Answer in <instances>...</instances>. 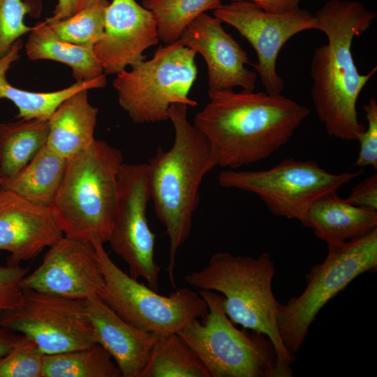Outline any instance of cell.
Listing matches in <instances>:
<instances>
[{
  "mask_svg": "<svg viewBox=\"0 0 377 377\" xmlns=\"http://www.w3.org/2000/svg\"><path fill=\"white\" fill-rule=\"evenodd\" d=\"M20 337L19 333L0 327V358L11 350Z\"/></svg>",
  "mask_w": 377,
  "mask_h": 377,
  "instance_id": "cell-36",
  "label": "cell"
},
{
  "mask_svg": "<svg viewBox=\"0 0 377 377\" xmlns=\"http://www.w3.org/2000/svg\"><path fill=\"white\" fill-rule=\"evenodd\" d=\"M0 177H1V175H0Z\"/></svg>",
  "mask_w": 377,
  "mask_h": 377,
  "instance_id": "cell-37",
  "label": "cell"
},
{
  "mask_svg": "<svg viewBox=\"0 0 377 377\" xmlns=\"http://www.w3.org/2000/svg\"><path fill=\"white\" fill-rule=\"evenodd\" d=\"M109 3L108 0H97L70 17L47 24L59 39L94 47L103 36L105 11Z\"/></svg>",
  "mask_w": 377,
  "mask_h": 377,
  "instance_id": "cell-28",
  "label": "cell"
},
{
  "mask_svg": "<svg viewBox=\"0 0 377 377\" xmlns=\"http://www.w3.org/2000/svg\"><path fill=\"white\" fill-rule=\"evenodd\" d=\"M97 0H58L51 17L47 18L45 22L52 24L58 21L70 17Z\"/></svg>",
  "mask_w": 377,
  "mask_h": 377,
  "instance_id": "cell-34",
  "label": "cell"
},
{
  "mask_svg": "<svg viewBox=\"0 0 377 377\" xmlns=\"http://www.w3.org/2000/svg\"><path fill=\"white\" fill-rule=\"evenodd\" d=\"M63 236L50 207L0 188V250L10 253L7 264L31 260Z\"/></svg>",
  "mask_w": 377,
  "mask_h": 377,
  "instance_id": "cell-17",
  "label": "cell"
},
{
  "mask_svg": "<svg viewBox=\"0 0 377 377\" xmlns=\"http://www.w3.org/2000/svg\"><path fill=\"white\" fill-rule=\"evenodd\" d=\"M24 49L29 60H51L68 66L75 82H89L106 76L94 47L59 39L45 21L32 27Z\"/></svg>",
  "mask_w": 377,
  "mask_h": 377,
  "instance_id": "cell-23",
  "label": "cell"
},
{
  "mask_svg": "<svg viewBox=\"0 0 377 377\" xmlns=\"http://www.w3.org/2000/svg\"><path fill=\"white\" fill-rule=\"evenodd\" d=\"M88 91L81 90L66 98L48 119L46 145L66 159L96 140L98 109L89 103Z\"/></svg>",
  "mask_w": 377,
  "mask_h": 377,
  "instance_id": "cell-20",
  "label": "cell"
},
{
  "mask_svg": "<svg viewBox=\"0 0 377 377\" xmlns=\"http://www.w3.org/2000/svg\"><path fill=\"white\" fill-rule=\"evenodd\" d=\"M0 327L31 339L45 355L96 343L85 300L33 290H23L17 306L0 311Z\"/></svg>",
  "mask_w": 377,
  "mask_h": 377,
  "instance_id": "cell-11",
  "label": "cell"
},
{
  "mask_svg": "<svg viewBox=\"0 0 377 377\" xmlns=\"http://www.w3.org/2000/svg\"><path fill=\"white\" fill-rule=\"evenodd\" d=\"M0 123V175L10 177L47 144L48 120L22 119Z\"/></svg>",
  "mask_w": 377,
  "mask_h": 377,
  "instance_id": "cell-24",
  "label": "cell"
},
{
  "mask_svg": "<svg viewBox=\"0 0 377 377\" xmlns=\"http://www.w3.org/2000/svg\"><path fill=\"white\" fill-rule=\"evenodd\" d=\"M214 16L234 27L255 50L258 62L251 64L265 92L280 94L284 82L276 72L278 55L286 42L298 33L317 29L314 15L303 8L274 14L248 1H231L214 10Z\"/></svg>",
  "mask_w": 377,
  "mask_h": 377,
  "instance_id": "cell-13",
  "label": "cell"
},
{
  "mask_svg": "<svg viewBox=\"0 0 377 377\" xmlns=\"http://www.w3.org/2000/svg\"><path fill=\"white\" fill-rule=\"evenodd\" d=\"M159 40L151 11L135 0H112L103 36L94 49L104 73L117 75L146 59L145 50Z\"/></svg>",
  "mask_w": 377,
  "mask_h": 377,
  "instance_id": "cell-15",
  "label": "cell"
},
{
  "mask_svg": "<svg viewBox=\"0 0 377 377\" xmlns=\"http://www.w3.org/2000/svg\"><path fill=\"white\" fill-rule=\"evenodd\" d=\"M362 172L331 173L313 161L288 158L267 170H223L218 182L223 188L256 195L272 214L297 220L308 228L307 214L313 203L337 192Z\"/></svg>",
  "mask_w": 377,
  "mask_h": 377,
  "instance_id": "cell-9",
  "label": "cell"
},
{
  "mask_svg": "<svg viewBox=\"0 0 377 377\" xmlns=\"http://www.w3.org/2000/svg\"><path fill=\"white\" fill-rule=\"evenodd\" d=\"M22 47L23 43L19 39L9 52L0 58V99L9 100L17 107V119L48 120L59 105L75 93L84 89H100L106 85V76H104L89 82H75L54 91H31L16 87L7 80L6 73L12 64L20 59Z\"/></svg>",
  "mask_w": 377,
  "mask_h": 377,
  "instance_id": "cell-21",
  "label": "cell"
},
{
  "mask_svg": "<svg viewBox=\"0 0 377 377\" xmlns=\"http://www.w3.org/2000/svg\"><path fill=\"white\" fill-rule=\"evenodd\" d=\"M94 339L110 355L123 377H141L156 334L127 323L98 296L85 300Z\"/></svg>",
  "mask_w": 377,
  "mask_h": 377,
  "instance_id": "cell-18",
  "label": "cell"
},
{
  "mask_svg": "<svg viewBox=\"0 0 377 377\" xmlns=\"http://www.w3.org/2000/svg\"><path fill=\"white\" fill-rule=\"evenodd\" d=\"M344 200L353 205L377 211V175L356 184Z\"/></svg>",
  "mask_w": 377,
  "mask_h": 377,
  "instance_id": "cell-33",
  "label": "cell"
},
{
  "mask_svg": "<svg viewBox=\"0 0 377 377\" xmlns=\"http://www.w3.org/2000/svg\"><path fill=\"white\" fill-rule=\"evenodd\" d=\"M37 0H0V58L5 56L13 44L32 27L24 20L27 15L39 14Z\"/></svg>",
  "mask_w": 377,
  "mask_h": 377,
  "instance_id": "cell-29",
  "label": "cell"
},
{
  "mask_svg": "<svg viewBox=\"0 0 377 377\" xmlns=\"http://www.w3.org/2000/svg\"><path fill=\"white\" fill-rule=\"evenodd\" d=\"M221 0H142V6L151 12L161 40H178L186 27L200 15L215 10Z\"/></svg>",
  "mask_w": 377,
  "mask_h": 377,
  "instance_id": "cell-27",
  "label": "cell"
},
{
  "mask_svg": "<svg viewBox=\"0 0 377 377\" xmlns=\"http://www.w3.org/2000/svg\"><path fill=\"white\" fill-rule=\"evenodd\" d=\"M149 202L147 163H124L118 175L108 242L128 265L131 277L144 279L149 288L158 291L161 268L154 258L156 235L147 217Z\"/></svg>",
  "mask_w": 377,
  "mask_h": 377,
  "instance_id": "cell-12",
  "label": "cell"
},
{
  "mask_svg": "<svg viewBox=\"0 0 377 377\" xmlns=\"http://www.w3.org/2000/svg\"><path fill=\"white\" fill-rule=\"evenodd\" d=\"M92 245L105 280L100 298L129 324L147 332L174 333L207 315V304L200 295L186 288L167 296L159 295L121 270L103 243Z\"/></svg>",
  "mask_w": 377,
  "mask_h": 377,
  "instance_id": "cell-10",
  "label": "cell"
},
{
  "mask_svg": "<svg viewBox=\"0 0 377 377\" xmlns=\"http://www.w3.org/2000/svg\"><path fill=\"white\" fill-rule=\"evenodd\" d=\"M274 274V264L268 253L254 258L218 252L204 268L187 274L185 281L200 290L221 293L230 320L267 336L280 360L290 366L295 356L283 344L277 327L279 302L272 289Z\"/></svg>",
  "mask_w": 377,
  "mask_h": 377,
  "instance_id": "cell-5",
  "label": "cell"
},
{
  "mask_svg": "<svg viewBox=\"0 0 377 377\" xmlns=\"http://www.w3.org/2000/svg\"><path fill=\"white\" fill-rule=\"evenodd\" d=\"M66 164L67 159L45 145L17 173L0 177V188L36 205L50 207L64 178Z\"/></svg>",
  "mask_w": 377,
  "mask_h": 377,
  "instance_id": "cell-22",
  "label": "cell"
},
{
  "mask_svg": "<svg viewBox=\"0 0 377 377\" xmlns=\"http://www.w3.org/2000/svg\"><path fill=\"white\" fill-rule=\"evenodd\" d=\"M44 357L31 339L21 334L11 350L0 358V377H42Z\"/></svg>",
  "mask_w": 377,
  "mask_h": 377,
  "instance_id": "cell-30",
  "label": "cell"
},
{
  "mask_svg": "<svg viewBox=\"0 0 377 377\" xmlns=\"http://www.w3.org/2000/svg\"><path fill=\"white\" fill-rule=\"evenodd\" d=\"M307 222L308 228L326 243L345 242L377 229V211L353 205L332 192L313 203Z\"/></svg>",
  "mask_w": 377,
  "mask_h": 377,
  "instance_id": "cell-19",
  "label": "cell"
},
{
  "mask_svg": "<svg viewBox=\"0 0 377 377\" xmlns=\"http://www.w3.org/2000/svg\"><path fill=\"white\" fill-rule=\"evenodd\" d=\"M195 54L178 40L160 45L152 58L116 75L112 85L119 105L133 122L168 121L171 105H198L188 96L198 74Z\"/></svg>",
  "mask_w": 377,
  "mask_h": 377,
  "instance_id": "cell-7",
  "label": "cell"
},
{
  "mask_svg": "<svg viewBox=\"0 0 377 377\" xmlns=\"http://www.w3.org/2000/svg\"><path fill=\"white\" fill-rule=\"evenodd\" d=\"M188 107L171 105L168 118L175 130L173 144L168 150L158 148L147 163L151 202L169 238L167 269L174 287L176 256L190 235L200 185L218 166L208 140L188 120Z\"/></svg>",
  "mask_w": 377,
  "mask_h": 377,
  "instance_id": "cell-3",
  "label": "cell"
},
{
  "mask_svg": "<svg viewBox=\"0 0 377 377\" xmlns=\"http://www.w3.org/2000/svg\"><path fill=\"white\" fill-rule=\"evenodd\" d=\"M327 253L306 276L302 293L286 304H277V327L292 353L302 346L309 329L325 304L356 277L377 269V229L345 242H330Z\"/></svg>",
  "mask_w": 377,
  "mask_h": 377,
  "instance_id": "cell-8",
  "label": "cell"
},
{
  "mask_svg": "<svg viewBox=\"0 0 377 377\" xmlns=\"http://www.w3.org/2000/svg\"><path fill=\"white\" fill-rule=\"evenodd\" d=\"M121 151L102 140L67 159L65 174L50 206L64 235L91 244L108 242Z\"/></svg>",
  "mask_w": 377,
  "mask_h": 377,
  "instance_id": "cell-4",
  "label": "cell"
},
{
  "mask_svg": "<svg viewBox=\"0 0 377 377\" xmlns=\"http://www.w3.org/2000/svg\"><path fill=\"white\" fill-rule=\"evenodd\" d=\"M119 376H121L119 367L98 343L44 357L42 377Z\"/></svg>",
  "mask_w": 377,
  "mask_h": 377,
  "instance_id": "cell-26",
  "label": "cell"
},
{
  "mask_svg": "<svg viewBox=\"0 0 377 377\" xmlns=\"http://www.w3.org/2000/svg\"><path fill=\"white\" fill-rule=\"evenodd\" d=\"M222 23L214 16L202 13L186 27L179 40L205 61L209 90L240 87L253 91L257 74L245 66L251 65L247 52L225 31Z\"/></svg>",
  "mask_w": 377,
  "mask_h": 377,
  "instance_id": "cell-16",
  "label": "cell"
},
{
  "mask_svg": "<svg viewBox=\"0 0 377 377\" xmlns=\"http://www.w3.org/2000/svg\"><path fill=\"white\" fill-rule=\"evenodd\" d=\"M314 16L317 30L327 38V44L315 48L311 62L315 110L329 136L357 140L365 129L357 118V99L377 67L360 74L352 43L370 27L376 13L357 1L330 0Z\"/></svg>",
  "mask_w": 377,
  "mask_h": 377,
  "instance_id": "cell-2",
  "label": "cell"
},
{
  "mask_svg": "<svg viewBox=\"0 0 377 377\" xmlns=\"http://www.w3.org/2000/svg\"><path fill=\"white\" fill-rule=\"evenodd\" d=\"M193 124L208 140L218 166L237 169L264 160L285 145L309 110L280 94L208 91Z\"/></svg>",
  "mask_w": 377,
  "mask_h": 377,
  "instance_id": "cell-1",
  "label": "cell"
},
{
  "mask_svg": "<svg viewBox=\"0 0 377 377\" xmlns=\"http://www.w3.org/2000/svg\"><path fill=\"white\" fill-rule=\"evenodd\" d=\"M231 1H248L257 4L264 11L274 14L286 13L299 7L302 0H230Z\"/></svg>",
  "mask_w": 377,
  "mask_h": 377,
  "instance_id": "cell-35",
  "label": "cell"
},
{
  "mask_svg": "<svg viewBox=\"0 0 377 377\" xmlns=\"http://www.w3.org/2000/svg\"><path fill=\"white\" fill-rule=\"evenodd\" d=\"M208 311L177 333L200 357L211 377H290V366L279 358L272 340L254 330H239L226 314L223 297L200 290Z\"/></svg>",
  "mask_w": 377,
  "mask_h": 377,
  "instance_id": "cell-6",
  "label": "cell"
},
{
  "mask_svg": "<svg viewBox=\"0 0 377 377\" xmlns=\"http://www.w3.org/2000/svg\"><path fill=\"white\" fill-rule=\"evenodd\" d=\"M141 377H211L190 346L177 332L156 334Z\"/></svg>",
  "mask_w": 377,
  "mask_h": 377,
  "instance_id": "cell-25",
  "label": "cell"
},
{
  "mask_svg": "<svg viewBox=\"0 0 377 377\" xmlns=\"http://www.w3.org/2000/svg\"><path fill=\"white\" fill-rule=\"evenodd\" d=\"M365 112L367 127L357 140L360 151L353 166L363 168L371 166L377 169V102L374 98L362 106Z\"/></svg>",
  "mask_w": 377,
  "mask_h": 377,
  "instance_id": "cell-31",
  "label": "cell"
},
{
  "mask_svg": "<svg viewBox=\"0 0 377 377\" xmlns=\"http://www.w3.org/2000/svg\"><path fill=\"white\" fill-rule=\"evenodd\" d=\"M29 269L7 264L0 266V311L17 306L22 302L23 290L20 288L22 278Z\"/></svg>",
  "mask_w": 377,
  "mask_h": 377,
  "instance_id": "cell-32",
  "label": "cell"
},
{
  "mask_svg": "<svg viewBox=\"0 0 377 377\" xmlns=\"http://www.w3.org/2000/svg\"><path fill=\"white\" fill-rule=\"evenodd\" d=\"M49 248L40 265L21 280L22 290L80 300L100 297L105 280L91 243L64 235Z\"/></svg>",
  "mask_w": 377,
  "mask_h": 377,
  "instance_id": "cell-14",
  "label": "cell"
}]
</instances>
